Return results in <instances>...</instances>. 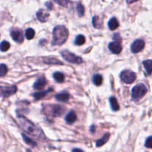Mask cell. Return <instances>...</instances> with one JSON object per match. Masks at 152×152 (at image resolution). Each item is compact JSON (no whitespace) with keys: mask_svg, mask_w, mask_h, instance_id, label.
<instances>
[{"mask_svg":"<svg viewBox=\"0 0 152 152\" xmlns=\"http://www.w3.org/2000/svg\"><path fill=\"white\" fill-rule=\"evenodd\" d=\"M51 114L54 116H60L64 113L65 108L60 106V105H54L51 107Z\"/></svg>","mask_w":152,"mask_h":152,"instance_id":"cell-11","label":"cell"},{"mask_svg":"<svg viewBox=\"0 0 152 152\" xmlns=\"http://www.w3.org/2000/svg\"><path fill=\"white\" fill-rule=\"evenodd\" d=\"M137 1H139V0H126V2L128 4H132L133 3V2H137Z\"/></svg>","mask_w":152,"mask_h":152,"instance_id":"cell-34","label":"cell"},{"mask_svg":"<svg viewBox=\"0 0 152 152\" xmlns=\"http://www.w3.org/2000/svg\"><path fill=\"white\" fill-rule=\"evenodd\" d=\"M52 90V89L47 90L44 91V92H36V93H34L33 94V96L34 97V99H36V100H39L40 99L43 98L44 96H45L47 95V93H48L49 92Z\"/></svg>","mask_w":152,"mask_h":152,"instance_id":"cell-20","label":"cell"},{"mask_svg":"<svg viewBox=\"0 0 152 152\" xmlns=\"http://www.w3.org/2000/svg\"><path fill=\"white\" fill-rule=\"evenodd\" d=\"M54 80L56 81V82L62 83L65 80V75L64 74L62 73V72H55V73L54 74Z\"/></svg>","mask_w":152,"mask_h":152,"instance_id":"cell-19","label":"cell"},{"mask_svg":"<svg viewBox=\"0 0 152 152\" xmlns=\"http://www.w3.org/2000/svg\"><path fill=\"white\" fill-rule=\"evenodd\" d=\"M147 92V88L143 84H139L133 87L131 91L132 99L134 100H140L141 98L143 97Z\"/></svg>","mask_w":152,"mask_h":152,"instance_id":"cell-3","label":"cell"},{"mask_svg":"<svg viewBox=\"0 0 152 152\" xmlns=\"http://www.w3.org/2000/svg\"><path fill=\"white\" fill-rule=\"evenodd\" d=\"M54 2L60 5L61 6L66 7L68 5V4L70 2V0H54Z\"/></svg>","mask_w":152,"mask_h":152,"instance_id":"cell-30","label":"cell"},{"mask_svg":"<svg viewBox=\"0 0 152 152\" xmlns=\"http://www.w3.org/2000/svg\"><path fill=\"white\" fill-rule=\"evenodd\" d=\"M76 119H77L76 115L74 111H71V112L65 116V121L69 124L74 123V121H76Z\"/></svg>","mask_w":152,"mask_h":152,"instance_id":"cell-15","label":"cell"},{"mask_svg":"<svg viewBox=\"0 0 152 152\" xmlns=\"http://www.w3.org/2000/svg\"><path fill=\"white\" fill-rule=\"evenodd\" d=\"M44 62L47 64H60V65L63 64L62 62L58 60L56 58H46L45 60H44Z\"/></svg>","mask_w":152,"mask_h":152,"instance_id":"cell-23","label":"cell"},{"mask_svg":"<svg viewBox=\"0 0 152 152\" xmlns=\"http://www.w3.org/2000/svg\"><path fill=\"white\" fill-rule=\"evenodd\" d=\"M8 72V67H6V65H5L4 63L1 64V67H0V75L1 76H4L5 74Z\"/></svg>","mask_w":152,"mask_h":152,"instance_id":"cell-28","label":"cell"},{"mask_svg":"<svg viewBox=\"0 0 152 152\" xmlns=\"http://www.w3.org/2000/svg\"><path fill=\"white\" fill-rule=\"evenodd\" d=\"M102 76L101 75H99V74H96V75H94L93 77V82L94 84L96 86H100L102 83Z\"/></svg>","mask_w":152,"mask_h":152,"instance_id":"cell-21","label":"cell"},{"mask_svg":"<svg viewBox=\"0 0 152 152\" xmlns=\"http://www.w3.org/2000/svg\"><path fill=\"white\" fill-rule=\"evenodd\" d=\"M68 30L63 26H58L53 31V41L54 46H60L65 43L68 37Z\"/></svg>","mask_w":152,"mask_h":152,"instance_id":"cell-2","label":"cell"},{"mask_svg":"<svg viewBox=\"0 0 152 152\" xmlns=\"http://www.w3.org/2000/svg\"><path fill=\"white\" fill-rule=\"evenodd\" d=\"M120 78L126 84H131L137 78V75L130 70H124L120 73Z\"/></svg>","mask_w":152,"mask_h":152,"instance_id":"cell-5","label":"cell"},{"mask_svg":"<svg viewBox=\"0 0 152 152\" xmlns=\"http://www.w3.org/2000/svg\"><path fill=\"white\" fill-rule=\"evenodd\" d=\"M108 27L111 30H115V29H117V28L119 27V22L117 20V18H115V17H113L111 19L109 20L108 22Z\"/></svg>","mask_w":152,"mask_h":152,"instance_id":"cell-16","label":"cell"},{"mask_svg":"<svg viewBox=\"0 0 152 152\" xmlns=\"http://www.w3.org/2000/svg\"><path fill=\"white\" fill-rule=\"evenodd\" d=\"M23 139L24 140H25V142L27 144H28V145H32V146H36V142L33 141L32 140H30V138L27 137L25 135H23Z\"/></svg>","mask_w":152,"mask_h":152,"instance_id":"cell-29","label":"cell"},{"mask_svg":"<svg viewBox=\"0 0 152 152\" xmlns=\"http://www.w3.org/2000/svg\"><path fill=\"white\" fill-rule=\"evenodd\" d=\"M145 145L149 149H152V137H149L145 141Z\"/></svg>","mask_w":152,"mask_h":152,"instance_id":"cell-31","label":"cell"},{"mask_svg":"<svg viewBox=\"0 0 152 152\" xmlns=\"http://www.w3.org/2000/svg\"><path fill=\"white\" fill-rule=\"evenodd\" d=\"M76 10H77L78 15L80 16V17H83L84 15L85 8L83 7V5H82L81 4H78L77 6H76Z\"/></svg>","mask_w":152,"mask_h":152,"instance_id":"cell-27","label":"cell"},{"mask_svg":"<svg viewBox=\"0 0 152 152\" xmlns=\"http://www.w3.org/2000/svg\"><path fill=\"white\" fill-rule=\"evenodd\" d=\"M108 48L113 54H120L122 50V47L119 42H112L109 44Z\"/></svg>","mask_w":152,"mask_h":152,"instance_id":"cell-10","label":"cell"},{"mask_svg":"<svg viewBox=\"0 0 152 152\" xmlns=\"http://www.w3.org/2000/svg\"><path fill=\"white\" fill-rule=\"evenodd\" d=\"M113 40H115V42L121 43V37H120V34H115L114 35H113Z\"/></svg>","mask_w":152,"mask_h":152,"instance_id":"cell-32","label":"cell"},{"mask_svg":"<svg viewBox=\"0 0 152 152\" xmlns=\"http://www.w3.org/2000/svg\"><path fill=\"white\" fill-rule=\"evenodd\" d=\"M10 45L8 42L7 41H2L1 43V51H6L10 49Z\"/></svg>","mask_w":152,"mask_h":152,"instance_id":"cell-26","label":"cell"},{"mask_svg":"<svg viewBox=\"0 0 152 152\" xmlns=\"http://www.w3.org/2000/svg\"><path fill=\"white\" fill-rule=\"evenodd\" d=\"M61 55H62V57L64 58L65 60H67L69 63L80 64V63H82L83 62V59L80 57L76 56V55H74L72 52L67 51V50L61 51Z\"/></svg>","mask_w":152,"mask_h":152,"instance_id":"cell-4","label":"cell"},{"mask_svg":"<svg viewBox=\"0 0 152 152\" xmlns=\"http://www.w3.org/2000/svg\"><path fill=\"white\" fill-rule=\"evenodd\" d=\"M92 22H93L94 27L96 28H101L102 22L100 19V17H99L98 16H95V17H94Z\"/></svg>","mask_w":152,"mask_h":152,"instance_id":"cell-22","label":"cell"},{"mask_svg":"<svg viewBox=\"0 0 152 152\" xmlns=\"http://www.w3.org/2000/svg\"><path fill=\"white\" fill-rule=\"evenodd\" d=\"M36 16L37 18L40 22H45L47 20L48 17H49V14L44 10H39L37 13H36Z\"/></svg>","mask_w":152,"mask_h":152,"instance_id":"cell-12","label":"cell"},{"mask_svg":"<svg viewBox=\"0 0 152 152\" xmlns=\"http://www.w3.org/2000/svg\"><path fill=\"white\" fill-rule=\"evenodd\" d=\"M17 87L14 85L13 86H6V87H1V92H2V96L5 97H8L11 95L14 94L17 92Z\"/></svg>","mask_w":152,"mask_h":152,"instance_id":"cell-7","label":"cell"},{"mask_svg":"<svg viewBox=\"0 0 152 152\" xmlns=\"http://www.w3.org/2000/svg\"><path fill=\"white\" fill-rule=\"evenodd\" d=\"M109 101H110L111 106V108L113 110L117 111L120 109V106H119V104L118 102H117V100L116 98L111 97L110 99H109Z\"/></svg>","mask_w":152,"mask_h":152,"instance_id":"cell-18","label":"cell"},{"mask_svg":"<svg viewBox=\"0 0 152 152\" xmlns=\"http://www.w3.org/2000/svg\"><path fill=\"white\" fill-rule=\"evenodd\" d=\"M142 64H143L147 73L149 74V75H151V74L152 73V60H144Z\"/></svg>","mask_w":152,"mask_h":152,"instance_id":"cell-17","label":"cell"},{"mask_svg":"<svg viewBox=\"0 0 152 152\" xmlns=\"http://www.w3.org/2000/svg\"><path fill=\"white\" fill-rule=\"evenodd\" d=\"M25 36L28 40H31L35 36V31L33 28H28L25 31Z\"/></svg>","mask_w":152,"mask_h":152,"instance_id":"cell-24","label":"cell"},{"mask_svg":"<svg viewBox=\"0 0 152 152\" xmlns=\"http://www.w3.org/2000/svg\"><path fill=\"white\" fill-rule=\"evenodd\" d=\"M10 36L14 41L18 43H21L24 40V36L19 30H13L10 32Z\"/></svg>","mask_w":152,"mask_h":152,"instance_id":"cell-8","label":"cell"},{"mask_svg":"<svg viewBox=\"0 0 152 152\" xmlns=\"http://www.w3.org/2000/svg\"><path fill=\"white\" fill-rule=\"evenodd\" d=\"M145 46V42L142 40H137L135 41L132 43L131 46V50L133 53H138L140 51H142L144 49Z\"/></svg>","mask_w":152,"mask_h":152,"instance_id":"cell-6","label":"cell"},{"mask_svg":"<svg viewBox=\"0 0 152 152\" xmlns=\"http://www.w3.org/2000/svg\"><path fill=\"white\" fill-rule=\"evenodd\" d=\"M46 84H47V80H46L44 76H40V77H39L36 79V81L35 83H34V89L39 90H42L45 87Z\"/></svg>","mask_w":152,"mask_h":152,"instance_id":"cell-9","label":"cell"},{"mask_svg":"<svg viewBox=\"0 0 152 152\" xmlns=\"http://www.w3.org/2000/svg\"><path fill=\"white\" fill-rule=\"evenodd\" d=\"M45 5H46V7H47L48 9H50V10L52 9L53 6H52V4H51V2H46Z\"/></svg>","mask_w":152,"mask_h":152,"instance_id":"cell-33","label":"cell"},{"mask_svg":"<svg viewBox=\"0 0 152 152\" xmlns=\"http://www.w3.org/2000/svg\"><path fill=\"white\" fill-rule=\"evenodd\" d=\"M19 122L20 124V126L26 133H28L29 135H31L32 137H36L39 140H44L45 137L44 133L42 132L40 128H38L36 125L32 123L31 121L28 120L27 119L23 117V116H19Z\"/></svg>","mask_w":152,"mask_h":152,"instance_id":"cell-1","label":"cell"},{"mask_svg":"<svg viewBox=\"0 0 152 152\" xmlns=\"http://www.w3.org/2000/svg\"><path fill=\"white\" fill-rule=\"evenodd\" d=\"M109 137H110V133H105V135L103 136L101 139H100V140H98L96 141V146H97V147H100V146L105 145V144L108 142V140H109Z\"/></svg>","mask_w":152,"mask_h":152,"instance_id":"cell-14","label":"cell"},{"mask_svg":"<svg viewBox=\"0 0 152 152\" xmlns=\"http://www.w3.org/2000/svg\"><path fill=\"white\" fill-rule=\"evenodd\" d=\"M85 42V38L83 35H78L77 37H76V40H75V44L78 45V46H81V45H83Z\"/></svg>","mask_w":152,"mask_h":152,"instance_id":"cell-25","label":"cell"},{"mask_svg":"<svg viewBox=\"0 0 152 152\" xmlns=\"http://www.w3.org/2000/svg\"><path fill=\"white\" fill-rule=\"evenodd\" d=\"M55 98L57 101H62V102H65V101H68V99L70 98V95L68 92H60V93H58L55 96Z\"/></svg>","mask_w":152,"mask_h":152,"instance_id":"cell-13","label":"cell"},{"mask_svg":"<svg viewBox=\"0 0 152 152\" xmlns=\"http://www.w3.org/2000/svg\"><path fill=\"white\" fill-rule=\"evenodd\" d=\"M72 152H83V151L80 149H73Z\"/></svg>","mask_w":152,"mask_h":152,"instance_id":"cell-35","label":"cell"},{"mask_svg":"<svg viewBox=\"0 0 152 152\" xmlns=\"http://www.w3.org/2000/svg\"><path fill=\"white\" fill-rule=\"evenodd\" d=\"M94 126H91V132H94Z\"/></svg>","mask_w":152,"mask_h":152,"instance_id":"cell-36","label":"cell"}]
</instances>
